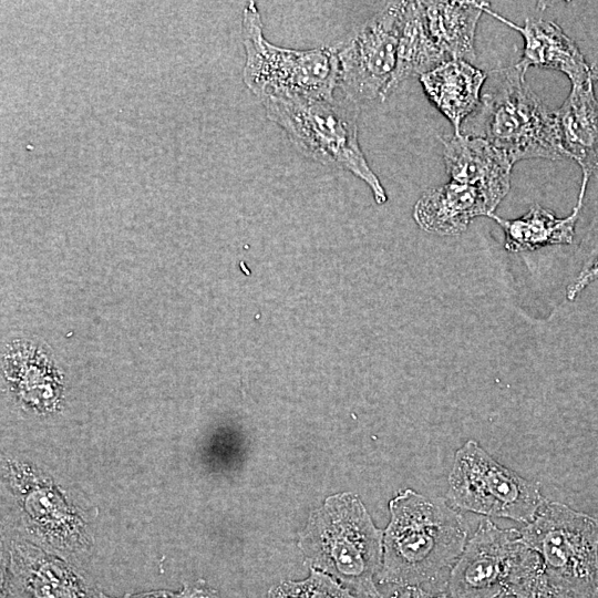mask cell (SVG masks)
I'll list each match as a JSON object with an SVG mask.
<instances>
[{"mask_svg": "<svg viewBox=\"0 0 598 598\" xmlns=\"http://www.w3.org/2000/svg\"><path fill=\"white\" fill-rule=\"evenodd\" d=\"M380 581L402 589H424L450 576L468 534L457 509L445 498L427 497L409 488L390 501Z\"/></svg>", "mask_w": 598, "mask_h": 598, "instance_id": "1", "label": "cell"}, {"mask_svg": "<svg viewBox=\"0 0 598 598\" xmlns=\"http://www.w3.org/2000/svg\"><path fill=\"white\" fill-rule=\"evenodd\" d=\"M487 79L461 134L486 140L513 165L528 158H566L555 111L530 89L525 73L514 65L493 70Z\"/></svg>", "mask_w": 598, "mask_h": 598, "instance_id": "2", "label": "cell"}, {"mask_svg": "<svg viewBox=\"0 0 598 598\" xmlns=\"http://www.w3.org/2000/svg\"><path fill=\"white\" fill-rule=\"evenodd\" d=\"M298 545L309 566L336 579L351 592L382 598L374 584L383 561V532L375 527L352 493L329 496L313 509Z\"/></svg>", "mask_w": 598, "mask_h": 598, "instance_id": "3", "label": "cell"}, {"mask_svg": "<svg viewBox=\"0 0 598 598\" xmlns=\"http://www.w3.org/2000/svg\"><path fill=\"white\" fill-rule=\"evenodd\" d=\"M337 93V92H336ZM270 96L261 99L266 114L306 157L347 171L364 182L378 204L385 190L359 143V107L343 95Z\"/></svg>", "mask_w": 598, "mask_h": 598, "instance_id": "4", "label": "cell"}, {"mask_svg": "<svg viewBox=\"0 0 598 598\" xmlns=\"http://www.w3.org/2000/svg\"><path fill=\"white\" fill-rule=\"evenodd\" d=\"M518 530L554 587L574 598H598V518L547 502Z\"/></svg>", "mask_w": 598, "mask_h": 598, "instance_id": "5", "label": "cell"}, {"mask_svg": "<svg viewBox=\"0 0 598 598\" xmlns=\"http://www.w3.org/2000/svg\"><path fill=\"white\" fill-rule=\"evenodd\" d=\"M244 82L260 100L270 96H331L337 92L333 47L293 50L267 41L254 1L244 9Z\"/></svg>", "mask_w": 598, "mask_h": 598, "instance_id": "6", "label": "cell"}, {"mask_svg": "<svg viewBox=\"0 0 598 598\" xmlns=\"http://www.w3.org/2000/svg\"><path fill=\"white\" fill-rule=\"evenodd\" d=\"M446 498L456 509L530 523L548 502L540 486L497 462L477 441L454 455Z\"/></svg>", "mask_w": 598, "mask_h": 598, "instance_id": "7", "label": "cell"}, {"mask_svg": "<svg viewBox=\"0 0 598 598\" xmlns=\"http://www.w3.org/2000/svg\"><path fill=\"white\" fill-rule=\"evenodd\" d=\"M543 570L539 556L515 528L483 518L454 564L447 590L452 598H499Z\"/></svg>", "mask_w": 598, "mask_h": 598, "instance_id": "8", "label": "cell"}, {"mask_svg": "<svg viewBox=\"0 0 598 598\" xmlns=\"http://www.w3.org/2000/svg\"><path fill=\"white\" fill-rule=\"evenodd\" d=\"M405 7L406 1L388 2L333 47L337 91L358 106L391 94Z\"/></svg>", "mask_w": 598, "mask_h": 598, "instance_id": "9", "label": "cell"}, {"mask_svg": "<svg viewBox=\"0 0 598 598\" xmlns=\"http://www.w3.org/2000/svg\"><path fill=\"white\" fill-rule=\"evenodd\" d=\"M3 588L6 598H103L76 569L24 544L11 551Z\"/></svg>", "mask_w": 598, "mask_h": 598, "instance_id": "10", "label": "cell"}, {"mask_svg": "<svg viewBox=\"0 0 598 598\" xmlns=\"http://www.w3.org/2000/svg\"><path fill=\"white\" fill-rule=\"evenodd\" d=\"M487 4L483 3V12L498 19L523 37V55L515 65L524 73L529 66H539L565 73L571 85L598 81V72L587 63L578 47L558 24L544 19L528 18L520 27L495 13Z\"/></svg>", "mask_w": 598, "mask_h": 598, "instance_id": "11", "label": "cell"}, {"mask_svg": "<svg viewBox=\"0 0 598 598\" xmlns=\"http://www.w3.org/2000/svg\"><path fill=\"white\" fill-rule=\"evenodd\" d=\"M440 141L451 182L478 187L501 200L507 195L513 164L503 152L482 137L465 134L443 135Z\"/></svg>", "mask_w": 598, "mask_h": 598, "instance_id": "12", "label": "cell"}, {"mask_svg": "<svg viewBox=\"0 0 598 598\" xmlns=\"http://www.w3.org/2000/svg\"><path fill=\"white\" fill-rule=\"evenodd\" d=\"M499 203L478 187L450 182L425 192L414 205L413 217L426 231L457 235L473 218L494 214Z\"/></svg>", "mask_w": 598, "mask_h": 598, "instance_id": "13", "label": "cell"}, {"mask_svg": "<svg viewBox=\"0 0 598 598\" xmlns=\"http://www.w3.org/2000/svg\"><path fill=\"white\" fill-rule=\"evenodd\" d=\"M488 73L463 60H448L422 74L420 82L429 100L461 134L465 118L480 104Z\"/></svg>", "mask_w": 598, "mask_h": 598, "instance_id": "14", "label": "cell"}, {"mask_svg": "<svg viewBox=\"0 0 598 598\" xmlns=\"http://www.w3.org/2000/svg\"><path fill=\"white\" fill-rule=\"evenodd\" d=\"M555 114L566 156L578 163L582 177L598 173V100L594 81L571 85Z\"/></svg>", "mask_w": 598, "mask_h": 598, "instance_id": "15", "label": "cell"}, {"mask_svg": "<svg viewBox=\"0 0 598 598\" xmlns=\"http://www.w3.org/2000/svg\"><path fill=\"white\" fill-rule=\"evenodd\" d=\"M484 2L421 1L425 27L450 60L475 59V33Z\"/></svg>", "mask_w": 598, "mask_h": 598, "instance_id": "16", "label": "cell"}, {"mask_svg": "<svg viewBox=\"0 0 598 598\" xmlns=\"http://www.w3.org/2000/svg\"><path fill=\"white\" fill-rule=\"evenodd\" d=\"M22 478L29 485L28 488H21V492L24 493L23 509L30 524L50 538L52 544L61 547L82 546L85 543L82 520L56 489L33 475L31 478Z\"/></svg>", "mask_w": 598, "mask_h": 598, "instance_id": "17", "label": "cell"}, {"mask_svg": "<svg viewBox=\"0 0 598 598\" xmlns=\"http://www.w3.org/2000/svg\"><path fill=\"white\" fill-rule=\"evenodd\" d=\"M581 206L582 202L578 200L573 213L565 218L556 217L551 210L538 204L516 219H504L495 214L489 217L497 221L505 233V249L519 252L549 245L571 244Z\"/></svg>", "mask_w": 598, "mask_h": 598, "instance_id": "18", "label": "cell"}, {"mask_svg": "<svg viewBox=\"0 0 598 598\" xmlns=\"http://www.w3.org/2000/svg\"><path fill=\"white\" fill-rule=\"evenodd\" d=\"M448 60L425 27L421 1H406L391 93L406 79L421 76Z\"/></svg>", "mask_w": 598, "mask_h": 598, "instance_id": "19", "label": "cell"}, {"mask_svg": "<svg viewBox=\"0 0 598 598\" xmlns=\"http://www.w3.org/2000/svg\"><path fill=\"white\" fill-rule=\"evenodd\" d=\"M268 598H359L331 576L310 567V575L301 581H282L272 587Z\"/></svg>", "mask_w": 598, "mask_h": 598, "instance_id": "20", "label": "cell"}, {"mask_svg": "<svg viewBox=\"0 0 598 598\" xmlns=\"http://www.w3.org/2000/svg\"><path fill=\"white\" fill-rule=\"evenodd\" d=\"M103 598H113L103 594ZM118 598H220L217 590L203 579L184 584L179 591L156 590L140 594H127Z\"/></svg>", "mask_w": 598, "mask_h": 598, "instance_id": "21", "label": "cell"}, {"mask_svg": "<svg viewBox=\"0 0 598 598\" xmlns=\"http://www.w3.org/2000/svg\"><path fill=\"white\" fill-rule=\"evenodd\" d=\"M519 592V591H518ZM525 598H574L554 587L542 571L527 587L520 591Z\"/></svg>", "mask_w": 598, "mask_h": 598, "instance_id": "22", "label": "cell"}, {"mask_svg": "<svg viewBox=\"0 0 598 598\" xmlns=\"http://www.w3.org/2000/svg\"><path fill=\"white\" fill-rule=\"evenodd\" d=\"M598 280V257L567 288V298L574 300L588 285Z\"/></svg>", "mask_w": 598, "mask_h": 598, "instance_id": "23", "label": "cell"}, {"mask_svg": "<svg viewBox=\"0 0 598 598\" xmlns=\"http://www.w3.org/2000/svg\"><path fill=\"white\" fill-rule=\"evenodd\" d=\"M409 590V598H452L445 594H431L421 588H405Z\"/></svg>", "mask_w": 598, "mask_h": 598, "instance_id": "24", "label": "cell"}, {"mask_svg": "<svg viewBox=\"0 0 598 598\" xmlns=\"http://www.w3.org/2000/svg\"><path fill=\"white\" fill-rule=\"evenodd\" d=\"M391 598H409V590L402 589L400 591H396Z\"/></svg>", "mask_w": 598, "mask_h": 598, "instance_id": "25", "label": "cell"}, {"mask_svg": "<svg viewBox=\"0 0 598 598\" xmlns=\"http://www.w3.org/2000/svg\"><path fill=\"white\" fill-rule=\"evenodd\" d=\"M499 598H525V596L523 594H506V595H503L502 597Z\"/></svg>", "mask_w": 598, "mask_h": 598, "instance_id": "26", "label": "cell"}, {"mask_svg": "<svg viewBox=\"0 0 598 598\" xmlns=\"http://www.w3.org/2000/svg\"><path fill=\"white\" fill-rule=\"evenodd\" d=\"M1 598H6L4 596H1Z\"/></svg>", "mask_w": 598, "mask_h": 598, "instance_id": "27", "label": "cell"}]
</instances>
